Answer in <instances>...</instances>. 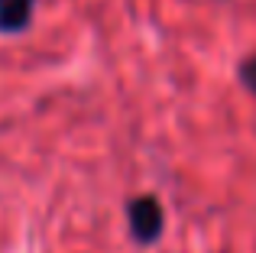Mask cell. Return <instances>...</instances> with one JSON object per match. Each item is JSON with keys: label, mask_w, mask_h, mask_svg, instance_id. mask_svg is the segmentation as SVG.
Returning <instances> with one entry per match:
<instances>
[{"label": "cell", "mask_w": 256, "mask_h": 253, "mask_svg": "<svg viewBox=\"0 0 256 253\" xmlns=\"http://www.w3.org/2000/svg\"><path fill=\"white\" fill-rule=\"evenodd\" d=\"M126 224L136 244H156L166 228V211L156 195H136L126 204Z\"/></svg>", "instance_id": "cell-1"}, {"label": "cell", "mask_w": 256, "mask_h": 253, "mask_svg": "<svg viewBox=\"0 0 256 253\" xmlns=\"http://www.w3.org/2000/svg\"><path fill=\"white\" fill-rule=\"evenodd\" d=\"M36 0H0V32H23L32 23Z\"/></svg>", "instance_id": "cell-2"}, {"label": "cell", "mask_w": 256, "mask_h": 253, "mask_svg": "<svg viewBox=\"0 0 256 253\" xmlns=\"http://www.w3.org/2000/svg\"><path fill=\"white\" fill-rule=\"evenodd\" d=\"M237 75H240V84H244V88L256 98V52H253V56H246L244 62H240Z\"/></svg>", "instance_id": "cell-3"}]
</instances>
